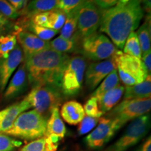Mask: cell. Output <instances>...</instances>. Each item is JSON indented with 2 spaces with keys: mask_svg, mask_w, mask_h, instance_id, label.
<instances>
[{
  "mask_svg": "<svg viewBox=\"0 0 151 151\" xmlns=\"http://www.w3.org/2000/svg\"><path fill=\"white\" fill-rule=\"evenodd\" d=\"M143 16V10L139 0L118 4L102 11L99 30L110 37L117 48L122 49L128 35L137 29Z\"/></svg>",
  "mask_w": 151,
  "mask_h": 151,
  "instance_id": "6da1fadb",
  "label": "cell"
},
{
  "mask_svg": "<svg viewBox=\"0 0 151 151\" xmlns=\"http://www.w3.org/2000/svg\"><path fill=\"white\" fill-rule=\"evenodd\" d=\"M70 56L48 48L24 58L28 83L32 88H60L62 73Z\"/></svg>",
  "mask_w": 151,
  "mask_h": 151,
  "instance_id": "7a4b0ae2",
  "label": "cell"
},
{
  "mask_svg": "<svg viewBox=\"0 0 151 151\" xmlns=\"http://www.w3.org/2000/svg\"><path fill=\"white\" fill-rule=\"evenodd\" d=\"M47 118L35 109L24 111L16 120L5 134L27 141H34L44 137L46 134Z\"/></svg>",
  "mask_w": 151,
  "mask_h": 151,
  "instance_id": "3957f363",
  "label": "cell"
},
{
  "mask_svg": "<svg viewBox=\"0 0 151 151\" xmlns=\"http://www.w3.org/2000/svg\"><path fill=\"white\" fill-rule=\"evenodd\" d=\"M86 67L87 61L83 56L76 55L70 57L61 79L60 90L63 96L72 97L80 92Z\"/></svg>",
  "mask_w": 151,
  "mask_h": 151,
  "instance_id": "277c9868",
  "label": "cell"
},
{
  "mask_svg": "<svg viewBox=\"0 0 151 151\" xmlns=\"http://www.w3.org/2000/svg\"><path fill=\"white\" fill-rule=\"evenodd\" d=\"M25 99L31 107L47 118L55 108L61 104L63 94L61 90L55 87L37 86L32 88Z\"/></svg>",
  "mask_w": 151,
  "mask_h": 151,
  "instance_id": "5b68a950",
  "label": "cell"
},
{
  "mask_svg": "<svg viewBox=\"0 0 151 151\" xmlns=\"http://www.w3.org/2000/svg\"><path fill=\"white\" fill-rule=\"evenodd\" d=\"M150 127V114L139 117L132 120L118 140L102 151H127L146 137Z\"/></svg>",
  "mask_w": 151,
  "mask_h": 151,
  "instance_id": "8992f818",
  "label": "cell"
},
{
  "mask_svg": "<svg viewBox=\"0 0 151 151\" xmlns=\"http://www.w3.org/2000/svg\"><path fill=\"white\" fill-rule=\"evenodd\" d=\"M114 58L119 78L126 86L141 83L146 80L148 75L140 59L119 50L114 55Z\"/></svg>",
  "mask_w": 151,
  "mask_h": 151,
  "instance_id": "52a82bcc",
  "label": "cell"
},
{
  "mask_svg": "<svg viewBox=\"0 0 151 151\" xmlns=\"http://www.w3.org/2000/svg\"><path fill=\"white\" fill-rule=\"evenodd\" d=\"M118 50L106 36L97 32L83 39L80 53L86 59L99 62L111 58Z\"/></svg>",
  "mask_w": 151,
  "mask_h": 151,
  "instance_id": "ba28073f",
  "label": "cell"
},
{
  "mask_svg": "<svg viewBox=\"0 0 151 151\" xmlns=\"http://www.w3.org/2000/svg\"><path fill=\"white\" fill-rule=\"evenodd\" d=\"M102 11L93 0H87L77 8V32L74 37L80 42L97 32L101 23Z\"/></svg>",
  "mask_w": 151,
  "mask_h": 151,
  "instance_id": "9c48e42d",
  "label": "cell"
},
{
  "mask_svg": "<svg viewBox=\"0 0 151 151\" xmlns=\"http://www.w3.org/2000/svg\"><path fill=\"white\" fill-rule=\"evenodd\" d=\"M150 109V98L123 99L109 111L106 117L116 120L122 128L127 122L148 113Z\"/></svg>",
  "mask_w": 151,
  "mask_h": 151,
  "instance_id": "30bf717a",
  "label": "cell"
},
{
  "mask_svg": "<svg viewBox=\"0 0 151 151\" xmlns=\"http://www.w3.org/2000/svg\"><path fill=\"white\" fill-rule=\"evenodd\" d=\"M120 128L116 120L106 116L100 118L97 127L85 138L86 146L92 150L102 148Z\"/></svg>",
  "mask_w": 151,
  "mask_h": 151,
  "instance_id": "8fae6325",
  "label": "cell"
},
{
  "mask_svg": "<svg viewBox=\"0 0 151 151\" xmlns=\"http://www.w3.org/2000/svg\"><path fill=\"white\" fill-rule=\"evenodd\" d=\"M117 69L114 55L109 59L90 63L85 71V83L90 90H94L113 70Z\"/></svg>",
  "mask_w": 151,
  "mask_h": 151,
  "instance_id": "7c38bea8",
  "label": "cell"
},
{
  "mask_svg": "<svg viewBox=\"0 0 151 151\" xmlns=\"http://www.w3.org/2000/svg\"><path fill=\"white\" fill-rule=\"evenodd\" d=\"M23 59L22 48L18 43L7 58H0V92L4 91L9 79Z\"/></svg>",
  "mask_w": 151,
  "mask_h": 151,
  "instance_id": "4fadbf2b",
  "label": "cell"
},
{
  "mask_svg": "<svg viewBox=\"0 0 151 151\" xmlns=\"http://www.w3.org/2000/svg\"><path fill=\"white\" fill-rule=\"evenodd\" d=\"M15 34L16 35L17 41L19 43V46L22 48L24 58L50 48L49 41L39 39L34 34L27 30L17 28L16 32Z\"/></svg>",
  "mask_w": 151,
  "mask_h": 151,
  "instance_id": "5bb4252c",
  "label": "cell"
},
{
  "mask_svg": "<svg viewBox=\"0 0 151 151\" xmlns=\"http://www.w3.org/2000/svg\"><path fill=\"white\" fill-rule=\"evenodd\" d=\"M66 16L64 11L58 9L39 13L30 17L31 21L37 25L59 32L65 23Z\"/></svg>",
  "mask_w": 151,
  "mask_h": 151,
  "instance_id": "9a60e30c",
  "label": "cell"
},
{
  "mask_svg": "<svg viewBox=\"0 0 151 151\" xmlns=\"http://www.w3.org/2000/svg\"><path fill=\"white\" fill-rule=\"evenodd\" d=\"M28 80L24 62L19 66L16 72L9 82L4 92V99L11 100L23 93L27 90Z\"/></svg>",
  "mask_w": 151,
  "mask_h": 151,
  "instance_id": "2e32d148",
  "label": "cell"
},
{
  "mask_svg": "<svg viewBox=\"0 0 151 151\" xmlns=\"http://www.w3.org/2000/svg\"><path fill=\"white\" fill-rule=\"evenodd\" d=\"M67 129L60 116L59 108H55L47 119L45 136L55 143H59V141L65 137Z\"/></svg>",
  "mask_w": 151,
  "mask_h": 151,
  "instance_id": "e0dca14e",
  "label": "cell"
},
{
  "mask_svg": "<svg viewBox=\"0 0 151 151\" xmlns=\"http://www.w3.org/2000/svg\"><path fill=\"white\" fill-rule=\"evenodd\" d=\"M30 108H32L31 106L25 98L20 102L6 108L4 116L0 120V133H4L10 129L19 115Z\"/></svg>",
  "mask_w": 151,
  "mask_h": 151,
  "instance_id": "ac0fdd59",
  "label": "cell"
},
{
  "mask_svg": "<svg viewBox=\"0 0 151 151\" xmlns=\"http://www.w3.org/2000/svg\"><path fill=\"white\" fill-rule=\"evenodd\" d=\"M86 116L83 106L76 101H67L62 106L60 116L68 124L76 125Z\"/></svg>",
  "mask_w": 151,
  "mask_h": 151,
  "instance_id": "d6986e66",
  "label": "cell"
},
{
  "mask_svg": "<svg viewBox=\"0 0 151 151\" xmlns=\"http://www.w3.org/2000/svg\"><path fill=\"white\" fill-rule=\"evenodd\" d=\"M124 91V87L119 84L118 86L103 94L98 99V104L100 111L104 114L114 108L122 98Z\"/></svg>",
  "mask_w": 151,
  "mask_h": 151,
  "instance_id": "ffe728a7",
  "label": "cell"
},
{
  "mask_svg": "<svg viewBox=\"0 0 151 151\" xmlns=\"http://www.w3.org/2000/svg\"><path fill=\"white\" fill-rule=\"evenodd\" d=\"M124 99H146L150 98L151 80L150 75H148L146 80L139 84L132 86H126L124 91Z\"/></svg>",
  "mask_w": 151,
  "mask_h": 151,
  "instance_id": "44dd1931",
  "label": "cell"
},
{
  "mask_svg": "<svg viewBox=\"0 0 151 151\" xmlns=\"http://www.w3.org/2000/svg\"><path fill=\"white\" fill-rule=\"evenodd\" d=\"M60 0H32L22 11L21 16L28 18L39 13L46 12L57 9Z\"/></svg>",
  "mask_w": 151,
  "mask_h": 151,
  "instance_id": "7402d4cb",
  "label": "cell"
},
{
  "mask_svg": "<svg viewBox=\"0 0 151 151\" xmlns=\"http://www.w3.org/2000/svg\"><path fill=\"white\" fill-rule=\"evenodd\" d=\"M81 44V42L75 37L71 39H65L58 37L49 42V47L55 51L69 54L80 52Z\"/></svg>",
  "mask_w": 151,
  "mask_h": 151,
  "instance_id": "603a6c76",
  "label": "cell"
},
{
  "mask_svg": "<svg viewBox=\"0 0 151 151\" xmlns=\"http://www.w3.org/2000/svg\"><path fill=\"white\" fill-rule=\"evenodd\" d=\"M58 146L59 143H55L50 138L44 136L32 141L22 147L21 150L23 151H57Z\"/></svg>",
  "mask_w": 151,
  "mask_h": 151,
  "instance_id": "cb8c5ba5",
  "label": "cell"
},
{
  "mask_svg": "<svg viewBox=\"0 0 151 151\" xmlns=\"http://www.w3.org/2000/svg\"><path fill=\"white\" fill-rule=\"evenodd\" d=\"M150 15H148L137 33L142 56L150 51Z\"/></svg>",
  "mask_w": 151,
  "mask_h": 151,
  "instance_id": "d4e9b609",
  "label": "cell"
},
{
  "mask_svg": "<svg viewBox=\"0 0 151 151\" xmlns=\"http://www.w3.org/2000/svg\"><path fill=\"white\" fill-rule=\"evenodd\" d=\"M77 32V9L67 14L65 23L60 30V37L65 39L74 38Z\"/></svg>",
  "mask_w": 151,
  "mask_h": 151,
  "instance_id": "484cf974",
  "label": "cell"
},
{
  "mask_svg": "<svg viewBox=\"0 0 151 151\" xmlns=\"http://www.w3.org/2000/svg\"><path fill=\"white\" fill-rule=\"evenodd\" d=\"M119 84H120V78L118 74V71L117 69H115L104 79L97 89L92 92L91 97L97 98L98 100L106 92L114 88Z\"/></svg>",
  "mask_w": 151,
  "mask_h": 151,
  "instance_id": "4316f807",
  "label": "cell"
},
{
  "mask_svg": "<svg viewBox=\"0 0 151 151\" xmlns=\"http://www.w3.org/2000/svg\"><path fill=\"white\" fill-rule=\"evenodd\" d=\"M123 52L129 55L141 59L142 53L137 32H132L128 35L123 47Z\"/></svg>",
  "mask_w": 151,
  "mask_h": 151,
  "instance_id": "83f0119b",
  "label": "cell"
},
{
  "mask_svg": "<svg viewBox=\"0 0 151 151\" xmlns=\"http://www.w3.org/2000/svg\"><path fill=\"white\" fill-rule=\"evenodd\" d=\"M17 45L16 34L0 35V58H6Z\"/></svg>",
  "mask_w": 151,
  "mask_h": 151,
  "instance_id": "f1b7e54d",
  "label": "cell"
},
{
  "mask_svg": "<svg viewBox=\"0 0 151 151\" xmlns=\"http://www.w3.org/2000/svg\"><path fill=\"white\" fill-rule=\"evenodd\" d=\"M22 145L21 141L16 140L4 133H0V151H14Z\"/></svg>",
  "mask_w": 151,
  "mask_h": 151,
  "instance_id": "f546056e",
  "label": "cell"
},
{
  "mask_svg": "<svg viewBox=\"0 0 151 151\" xmlns=\"http://www.w3.org/2000/svg\"><path fill=\"white\" fill-rule=\"evenodd\" d=\"M83 109L85 114H86L88 116L92 117V118H100L104 115V113L99 109L97 99L94 97H90L85 103Z\"/></svg>",
  "mask_w": 151,
  "mask_h": 151,
  "instance_id": "4dcf8cb0",
  "label": "cell"
},
{
  "mask_svg": "<svg viewBox=\"0 0 151 151\" xmlns=\"http://www.w3.org/2000/svg\"><path fill=\"white\" fill-rule=\"evenodd\" d=\"M99 118L85 116V117L79 123L78 132L79 135H83L88 134L97 126Z\"/></svg>",
  "mask_w": 151,
  "mask_h": 151,
  "instance_id": "1f68e13d",
  "label": "cell"
},
{
  "mask_svg": "<svg viewBox=\"0 0 151 151\" xmlns=\"http://www.w3.org/2000/svg\"><path fill=\"white\" fill-rule=\"evenodd\" d=\"M0 13L11 20H15L21 16L20 11L15 9L6 0H0Z\"/></svg>",
  "mask_w": 151,
  "mask_h": 151,
  "instance_id": "d6a6232c",
  "label": "cell"
},
{
  "mask_svg": "<svg viewBox=\"0 0 151 151\" xmlns=\"http://www.w3.org/2000/svg\"><path fill=\"white\" fill-rule=\"evenodd\" d=\"M86 1L87 0H60L57 9L64 11L65 14H68L70 11L78 8Z\"/></svg>",
  "mask_w": 151,
  "mask_h": 151,
  "instance_id": "836d02e7",
  "label": "cell"
},
{
  "mask_svg": "<svg viewBox=\"0 0 151 151\" xmlns=\"http://www.w3.org/2000/svg\"><path fill=\"white\" fill-rule=\"evenodd\" d=\"M94 3L101 9H107L116 6L118 0H93Z\"/></svg>",
  "mask_w": 151,
  "mask_h": 151,
  "instance_id": "e575fe53",
  "label": "cell"
},
{
  "mask_svg": "<svg viewBox=\"0 0 151 151\" xmlns=\"http://www.w3.org/2000/svg\"><path fill=\"white\" fill-rule=\"evenodd\" d=\"M141 62L146 69V71L148 75H150L151 73V52L149 51L146 55L141 57Z\"/></svg>",
  "mask_w": 151,
  "mask_h": 151,
  "instance_id": "d590c367",
  "label": "cell"
},
{
  "mask_svg": "<svg viewBox=\"0 0 151 151\" xmlns=\"http://www.w3.org/2000/svg\"><path fill=\"white\" fill-rule=\"evenodd\" d=\"M15 9L18 11H22L27 6L28 0H6Z\"/></svg>",
  "mask_w": 151,
  "mask_h": 151,
  "instance_id": "8d00e7d4",
  "label": "cell"
},
{
  "mask_svg": "<svg viewBox=\"0 0 151 151\" xmlns=\"http://www.w3.org/2000/svg\"><path fill=\"white\" fill-rule=\"evenodd\" d=\"M11 22L9 21V19L6 18L4 16L0 13V32L4 31L10 27Z\"/></svg>",
  "mask_w": 151,
  "mask_h": 151,
  "instance_id": "74e56055",
  "label": "cell"
},
{
  "mask_svg": "<svg viewBox=\"0 0 151 151\" xmlns=\"http://www.w3.org/2000/svg\"><path fill=\"white\" fill-rule=\"evenodd\" d=\"M137 151H151V137L149 136L148 139L138 148Z\"/></svg>",
  "mask_w": 151,
  "mask_h": 151,
  "instance_id": "f35d334b",
  "label": "cell"
},
{
  "mask_svg": "<svg viewBox=\"0 0 151 151\" xmlns=\"http://www.w3.org/2000/svg\"><path fill=\"white\" fill-rule=\"evenodd\" d=\"M143 11H146L148 15H150L151 1L150 0H139Z\"/></svg>",
  "mask_w": 151,
  "mask_h": 151,
  "instance_id": "ab89813d",
  "label": "cell"
},
{
  "mask_svg": "<svg viewBox=\"0 0 151 151\" xmlns=\"http://www.w3.org/2000/svg\"><path fill=\"white\" fill-rule=\"evenodd\" d=\"M6 109H4L2 111H0V120L2 118V117L4 116V114L6 113Z\"/></svg>",
  "mask_w": 151,
  "mask_h": 151,
  "instance_id": "60d3db41",
  "label": "cell"
},
{
  "mask_svg": "<svg viewBox=\"0 0 151 151\" xmlns=\"http://www.w3.org/2000/svg\"><path fill=\"white\" fill-rule=\"evenodd\" d=\"M129 1L130 0H118V4H126V3L129 2Z\"/></svg>",
  "mask_w": 151,
  "mask_h": 151,
  "instance_id": "b9f144b4",
  "label": "cell"
},
{
  "mask_svg": "<svg viewBox=\"0 0 151 151\" xmlns=\"http://www.w3.org/2000/svg\"><path fill=\"white\" fill-rule=\"evenodd\" d=\"M20 151H23V150H20Z\"/></svg>",
  "mask_w": 151,
  "mask_h": 151,
  "instance_id": "7bdbcfd3",
  "label": "cell"
},
{
  "mask_svg": "<svg viewBox=\"0 0 151 151\" xmlns=\"http://www.w3.org/2000/svg\"><path fill=\"white\" fill-rule=\"evenodd\" d=\"M28 1H29V0H28Z\"/></svg>",
  "mask_w": 151,
  "mask_h": 151,
  "instance_id": "ee69618b",
  "label": "cell"
}]
</instances>
